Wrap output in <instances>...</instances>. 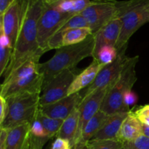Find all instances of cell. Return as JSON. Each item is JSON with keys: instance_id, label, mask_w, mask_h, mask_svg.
<instances>
[{"instance_id": "6da1fadb", "label": "cell", "mask_w": 149, "mask_h": 149, "mask_svg": "<svg viewBox=\"0 0 149 149\" xmlns=\"http://www.w3.org/2000/svg\"><path fill=\"white\" fill-rule=\"evenodd\" d=\"M45 0H30L13 50L10 64L4 74L7 77L24 61L37 53L39 49L37 40L38 23L45 10Z\"/></svg>"}, {"instance_id": "52a82bcc", "label": "cell", "mask_w": 149, "mask_h": 149, "mask_svg": "<svg viewBox=\"0 0 149 149\" xmlns=\"http://www.w3.org/2000/svg\"><path fill=\"white\" fill-rule=\"evenodd\" d=\"M71 17V15L61 13L45 4V10L38 23L37 33L39 47L44 53L49 51L48 43L49 39Z\"/></svg>"}, {"instance_id": "ba28073f", "label": "cell", "mask_w": 149, "mask_h": 149, "mask_svg": "<svg viewBox=\"0 0 149 149\" xmlns=\"http://www.w3.org/2000/svg\"><path fill=\"white\" fill-rule=\"evenodd\" d=\"M79 74L78 68L65 69L43 86L40 95V106L49 104L68 96L70 86Z\"/></svg>"}, {"instance_id": "8fae6325", "label": "cell", "mask_w": 149, "mask_h": 149, "mask_svg": "<svg viewBox=\"0 0 149 149\" xmlns=\"http://www.w3.org/2000/svg\"><path fill=\"white\" fill-rule=\"evenodd\" d=\"M110 86L98 89L82 99L78 106L79 111V124L78 130L79 143L81 142V133L87 122L100 110L106 94L110 89Z\"/></svg>"}, {"instance_id": "5bb4252c", "label": "cell", "mask_w": 149, "mask_h": 149, "mask_svg": "<svg viewBox=\"0 0 149 149\" xmlns=\"http://www.w3.org/2000/svg\"><path fill=\"white\" fill-rule=\"evenodd\" d=\"M122 20L119 17L113 19L102 27L94 34L95 47L93 52L94 58L99 49L104 46L116 47L122 29Z\"/></svg>"}, {"instance_id": "603a6c76", "label": "cell", "mask_w": 149, "mask_h": 149, "mask_svg": "<svg viewBox=\"0 0 149 149\" xmlns=\"http://www.w3.org/2000/svg\"><path fill=\"white\" fill-rule=\"evenodd\" d=\"M109 116L110 115H108L103 111H99L84 127L81 133V142L87 143L89 141L93 139L95 134L103 127Z\"/></svg>"}, {"instance_id": "ab89813d", "label": "cell", "mask_w": 149, "mask_h": 149, "mask_svg": "<svg viewBox=\"0 0 149 149\" xmlns=\"http://www.w3.org/2000/svg\"><path fill=\"white\" fill-rule=\"evenodd\" d=\"M121 149H125V148H124V147H123V148H122Z\"/></svg>"}, {"instance_id": "277c9868", "label": "cell", "mask_w": 149, "mask_h": 149, "mask_svg": "<svg viewBox=\"0 0 149 149\" xmlns=\"http://www.w3.org/2000/svg\"><path fill=\"white\" fill-rule=\"evenodd\" d=\"M139 61V57L130 58L122 74L116 81L113 83L105 97L100 110L108 115L121 112L130 111L124 103L126 93L132 89L137 81L135 66Z\"/></svg>"}, {"instance_id": "f35d334b", "label": "cell", "mask_w": 149, "mask_h": 149, "mask_svg": "<svg viewBox=\"0 0 149 149\" xmlns=\"http://www.w3.org/2000/svg\"><path fill=\"white\" fill-rule=\"evenodd\" d=\"M72 149H75V146H74V148H73Z\"/></svg>"}, {"instance_id": "9c48e42d", "label": "cell", "mask_w": 149, "mask_h": 149, "mask_svg": "<svg viewBox=\"0 0 149 149\" xmlns=\"http://www.w3.org/2000/svg\"><path fill=\"white\" fill-rule=\"evenodd\" d=\"M29 1L30 0H15L0 15V28L10 40L13 50Z\"/></svg>"}, {"instance_id": "7a4b0ae2", "label": "cell", "mask_w": 149, "mask_h": 149, "mask_svg": "<svg viewBox=\"0 0 149 149\" xmlns=\"http://www.w3.org/2000/svg\"><path fill=\"white\" fill-rule=\"evenodd\" d=\"M94 47L95 38L92 33L81 43L57 49L52 58L40 63L39 71L44 76L43 86L61 71L75 68L80 61L87 57L93 58Z\"/></svg>"}, {"instance_id": "cb8c5ba5", "label": "cell", "mask_w": 149, "mask_h": 149, "mask_svg": "<svg viewBox=\"0 0 149 149\" xmlns=\"http://www.w3.org/2000/svg\"><path fill=\"white\" fill-rule=\"evenodd\" d=\"M92 33V30L89 27L70 29L63 33L62 47L81 43Z\"/></svg>"}, {"instance_id": "9a60e30c", "label": "cell", "mask_w": 149, "mask_h": 149, "mask_svg": "<svg viewBox=\"0 0 149 149\" xmlns=\"http://www.w3.org/2000/svg\"><path fill=\"white\" fill-rule=\"evenodd\" d=\"M104 64L100 63L97 60L93 59L88 67L80 72L74 79V81L70 86L68 91V95L79 93L81 90L88 87L93 83L102 68L105 66Z\"/></svg>"}, {"instance_id": "ffe728a7", "label": "cell", "mask_w": 149, "mask_h": 149, "mask_svg": "<svg viewBox=\"0 0 149 149\" xmlns=\"http://www.w3.org/2000/svg\"><path fill=\"white\" fill-rule=\"evenodd\" d=\"M42 55L43 53H41V52L37 53L24 61L21 65L13 70L9 75L4 77L2 84H7V83L15 81L20 79L29 77L35 73L39 72V66H40L39 59Z\"/></svg>"}, {"instance_id": "7402d4cb", "label": "cell", "mask_w": 149, "mask_h": 149, "mask_svg": "<svg viewBox=\"0 0 149 149\" xmlns=\"http://www.w3.org/2000/svg\"><path fill=\"white\" fill-rule=\"evenodd\" d=\"M90 1V0H45L47 5L71 16L81 14Z\"/></svg>"}, {"instance_id": "44dd1931", "label": "cell", "mask_w": 149, "mask_h": 149, "mask_svg": "<svg viewBox=\"0 0 149 149\" xmlns=\"http://www.w3.org/2000/svg\"><path fill=\"white\" fill-rule=\"evenodd\" d=\"M89 27L88 23L81 14L76 15L68 19L59 30L52 36L48 43V50L62 47V35L64 32L77 28ZM90 28V27H89Z\"/></svg>"}, {"instance_id": "e575fe53", "label": "cell", "mask_w": 149, "mask_h": 149, "mask_svg": "<svg viewBox=\"0 0 149 149\" xmlns=\"http://www.w3.org/2000/svg\"><path fill=\"white\" fill-rule=\"evenodd\" d=\"M137 116H148L149 117V105L141 107L135 112H134Z\"/></svg>"}, {"instance_id": "4316f807", "label": "cell", "mask_w": 149, "mask_h": 149, "mask_svg": "<svg viewBox=\"0 0 149 149\" xmlns=\"http://www.w3.org/2000/svg\"><path fill=\"white\" fill-rule=\"evenodd\" d=\"M118 54L119 52L116 47L104 46L99 49L98 52L93 59L97 60L100 63L104 65H109L117 58Z\"/></svg>"}, {"instance_id": "484cf974", "label": "cell", "mask_w": 149, "mask_h": 149, "mask_svg": "<svg viewBox=\"0 0 149 149\" xmlns=\"http://www.w3.org/2000/svg\"><path fill=\"white\" fill-rule=\"evenodd\" d=\"M38 119H39L41 123L43 125L44 128L51 138H53L54 136H56L63 123V119H53V118L49 117V116L43 114L40 111V110L38 113Z\"/></svg>"}, {"instance_id": "7c38bea8", "label": "cell", "mask_w": 149, "mask_h": 149, "mask_svg": "<svg viewBox=\"0 0 149 149\" xmlns=\"http://www.w3.org/2000/svg\"><path fill=\"white\" fill-rule=\"evenodd\" d=\"M43 84L44 76L39 71L15 81L1 84L0 96L7 98L10 96L23 93L41 94Z\"/></svg>"}, {"instance_id": "30bf717a", "label": "cell", "mask_w": 149, "mask_h": 149, "mask_svg": "<svg viewBox=\"0 0 149 149\" xmlns=\"http://www.w3.org/2000/svg\"><path fill=\"white\" fill-rule=\"evenodd\" d=\"M127 49V48H124L119 51L117 58L112 63L105 65L97 74L93 84L82 92H80L82 99L98 89L110 86L118 79L129 61L130 58L126 55Z\"/></svg>"}, {"instance_id": "4fadbf2b", "label": "cell", "mask_w": 149, "mask_h": 149, "mask_svg": "<svg viewBox=\"0 0 149 149\" xmlns=\"http://www.w3.org/2000/svg\"><path fill=\"white\" fill-rule=\"evenodd\" d=\"M81 100L82 97L79 92L66 96L54 103L40 106L39 110L43 114L49 117L64 120L76 108L78 107Z\"/></svg>"}, {"instance_id": "d4e9b609", "label": "cell", "mask_w": 149, "mask_h": 149, "mask_svg": "<svg viewBox=\"0 0 149 149\" xmlns=\"http://www.w3.org/2000/svg\"><path fill=\"white\" fill-rule=\"evenodd\" d=\"M13 54V48L10 40L0 28V76H4L10 64Z\"/></svg>"}, {"instance_id": "ac0fdd59", "label": "cell", "mask_w": 149, "mask_h": 149, "mask_svg": "<svg viewBox=\"0 0 149 149\" xmlns=\"http://www.w3.org/2000/svg\"><path fill=\"white\" fill-rule=\"evenodd\" d=\"M129 112H121L110 115L103 127L95 134L93 139L116 140L121 126Z\"/></svg>"}, {"instance_id": "f546056e", "label": "cell", "mask_w": 149, "mask_h": 149, "mask_svg": "<svg viewBox=\"0 0 149 149\" xmlns=\"http://www.w3.org/2000/svg\"><path fill=\"white\" fill-rule=\"evenodd\" d=\"M125 149H149V138L141 135L130 142L124 144Z\"/></svg>"}, {"instance_id": "5b68a950", "label": "cell", "mask_w": 149, "mask_h": 149, "mask_svg": "<svg viewBox=\"0 0 149 149\" xmlns=\"http://www.w3.org/2000/svg\"><path fill=\"white\" fill-rule=\"evenodd\" d=\"M40 95L39 93H23L5 98L8 105V113L0 128L10 130L30 123L39 111Z\"/></svg>"}, {"instance_id": "1f68e13d", "label": "cell", "mask_w": 149, "mask_h": 149, "mask_svg": "<svg viewBox=\"0 0 149 149\" xmlns=\"http://www.w3.org/2000/svg\"><path fill=\"white\" fill-rule=\"evenodd\" d=\"M138 100V97L135 92L132 91V90H129L124 97V103L125 105L130 109V106H132L137 103Z\"/></svg>"}, {"instance_id": "74e56055", "label": "cell", "mask_w": 149, "mask_h": 149, "mask_svg": "<svg viewBox=\"0 0 149 149\" xmlns=\"http://www.w3.org/2000/svg\"><path fill=\"white\" fill-rule=\"evenodd\" d=\"M75 149H86V143L80 142L75 146Z\"/></svg>"}, {"instance_id": "2e32d148", "label": "cell", "mask_w": 149, "mask_h": 149, "mask_svg": "<svg viewBox=\"0 0 149 149\" xmlns=\"http://www.w3.org/2000/svg\"><path fill=\"white\" fill-rule=\"evenodd\" d=\"M6 149H31L30 123L8 130Z\"/></svg>"}, {"instance_id": "f1b7e54d", "label": "cell", "mask_w": 149, "mask_h": 149, "mask_svg": "<svg viewBox=\"0 0 149 149\" xmlns=\"http://www.w3.org/2000/svg\"><path fill=\"white\" fill-rule=\"evenodd\" d=\"M30 136L36 138H49V139H51L47 131L44 128L42 124L38 119V113L33 118V120L30 122Z\"/></svg>"}, {"instance_id": "d6986e66", "label": "cell", "mask_w": 149, "mask_h": 149, "mask_svg": "<svg viewBox=\"0 0 149 149\" xmlns=\"http://www.w3.org/2000/svg\"><path fill=\"white\" fill-rule=\"evenodd\" d=\"M79 116V111L78 107H77L66 119H64L63 123L56 135L57 138L68 140L73 147L79 143L78 130Z\"/></svg>"}, {"instance_id": "83f0119b", "label": "cell", "mask_w": 149, "mask_h": 149, "mask_svg": "<svg viewBox=\"0 0 149 149\" xmlns=\"http://www.w3.org/2000/svg\"><path fill=\"white\" fill-rule=\"evenodd\" d=\"M123 147V143L117 140L92 139L86 143L87 149H121Z\"/></svg>"}, {"instance_id": "60d3db41", "label": "cell", "mask_w": 149, "mask_h": 149, "mask_svg": "<svg viewBox=\"0 0 149 149\" xmlns=\"http://www.w3.org/2000/svg\"><path fill=\"white\" fill-rule=\"evenodd\" d=\"M86 149H87V148H86Z\"/></svg>"}, {"instance_id": "8992f818", "label": "cell", "mask_w": 149, "mask_h": 149, "mask_svg": "<svg viewBox=\"0 0 149 149\" xmlns=\"http://www.w3.org/2000/svg\"><path fill=\"white\" fill-rule=\"evenodd\" d=\"M119 1L115 0H93L81 13L95 34L113 19L119 17Z\"/></svg>"}, {"instance_id": "4dcf8cb0", "label": "cell", "mask_w": 149, "mask_h": 149, "mask_svg": "<svg viewBox=\"0 0 149 149\" xmlns=\"http://www.w3.org/2000/svg\"><path fill=\"white\" fill-rule=\"evenodd\" d=\"M74 147L66 139L57 138L51 144L50 149H72Z\"/></svg>"}, {"instance_id": "d6a6232c", "label": "cell", "mask_w": 149, "mask_h": 149, "mask_svg": "<svg viewBox=\"0 0 149 149\" xmlns=\"http://www.w3.org/2000/svg\"><path fill=\"white\" fill-rule=\"evenodd\" d=\"M8 113V105L7 100L2 96H0V125L4 122Z\"/></svg>"}, {"instance_id": "3957f363", "label": "cell", "mask_w": 149, "mask_h": 149, "mask_svg": "<svg viewBox=\"0 0 149 149\" xmlns=\"http://www.w3.org/2000/svg\"><path fill=\"white\" fill-rule=\"evenodd\" d=\"M119 17L122 20L120 35L116 45L118 52L127 48L132 35L149 22V0L119 1Z\"/></svg>"}, {"instance_id": "e0dca14e", "label": "cell", "mask_w": 149, "mask_h": 149, "mask_svg": "<svg viewBox=\"0 0 149 149\" xmlns=\"http://www.w3.org/2000/svg\"><path fill=\"white\" fill-rule=\"evenodd\" d=\"M142 122L133 111H130L122 123L116 140L124 144L130 142L142 135Z\"/></svg>"}, {"instance_id": "d590c367", "label": "cell", "mask_w": 149, "mask_h": 149, "mask_svg": "<svg viewBox=\"0 0 149 149\" xmlns=\"http://www.w3.org/2000/svg\"><path fill=\"white\" fill-rule=\"evenodd\" d=\"M15 0H0V15L7 10Z\"/></svg>"}, {"instance_id": "8d00e7d4", "label": "cell", "mask_w": 149, "mask_h": 149, "mask_svg": "<svg viewBox=\"0 0 149 149\" xmlns=\"http://www.w3.org/2000/svg\"><path fill=\"white\" fill-rule=\"evenodd\" d=\"M142 132L143 135H144L145 136L149 138V126L148 125H145V124L142 123Z\"/></svg>"}, {"instance_id": "836d02e7", "label": "cell", "mask_w": 149, "mask_h": 149, "mask_svg": "<svg viewBox=\"0 0 149 149\" xmlns=\"http://www.w3.org/2000/svg\"><path fill=\"white\" fill-rule=\"evenodd\" d=\"M7 134H8V130L0 128V149H6Z\"/></svg>"}]
</instances>
